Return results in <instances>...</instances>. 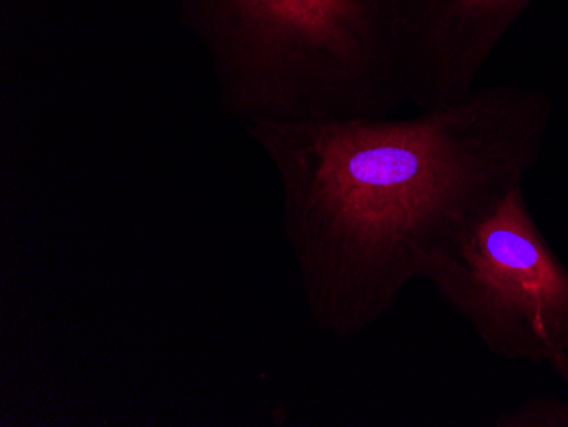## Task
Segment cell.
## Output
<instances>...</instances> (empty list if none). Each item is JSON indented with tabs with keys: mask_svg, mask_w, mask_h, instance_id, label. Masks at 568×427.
<instances>
[{
	"mask_svg": "<svg viewBox=\"0 0 568 427\" xmlns=\"http://www.w3.org/2000/svg\"><path fill=\"white\" fill-rule=\"evenodd\" d=\"M532 2L402 0V52L412 103L426 111L467 99L500 41Z\"/></svg>",
	"mask_w": 568,
	"mask_h": 427,
	"instance_id": "277c9868",
	"label": "cell"
},
{
	"mask_svg": "<svg viewBox=\"0 0 568 427\" xmlns=\"http://www.w3.org/2000/svg\"><path fill=\"white\" fill-rule=\"evenodd\" d=\"M551 114L545 92L497 84L407 120L244 124L276 172L317 329L349 337L378 324L434 253L523 184Z\"/></svg>",
	"mask_w": 568,
	"mask_h": 427,
	"instance_id": "6da1fadb",
	"label": "cell"
},
{
	"mask_svg": "<svg viewBox=\"0 0 568 427\" xmlns=\"http://www.w3.org/2000/svg\"><path fill=\"white\" fill-rule=\"evenodd\" d=\"M568 385V355L555 356L548 362ZM500 427H568V400L541 397L525 401L519 409L503 414L496 420Z\"/></svg>",
	"mask_w": 568,
	"mask_h": 427,
	"instance_id": "5b68a950",
	"label": "cell"
},
{
	"mask_svg": "<svg viewBox=\"0 0 568 427\" xmlns=\"http://www.w3.org/2000/svg\"><path fill=\"white\" fill-rule=\"evenodd\" d=\"M420 279L497 358L568 355V270L536 225L523 184L434 253Z\"/></svg>",
	"mask_w": 568,
	"mask_h": 427,
	"instance_id": "3957f363",
	"label": "cell"
},
{
	"mask_svg": "<svg viewBox=\"0 0 568 427\" xmlns=\"http://www.w3.org/2000/svg\"><path fill=\"white\" fill-rule=\"evenodd\" d=\"M178 14L244 124L385 118L410 101L402 0H178Z\"/></svg>",
	"mask_w": 568,
	"mask_h": 427,
	"instance_id": "7a4b0ae2",
	"label": "cell"
}]
</instances>
